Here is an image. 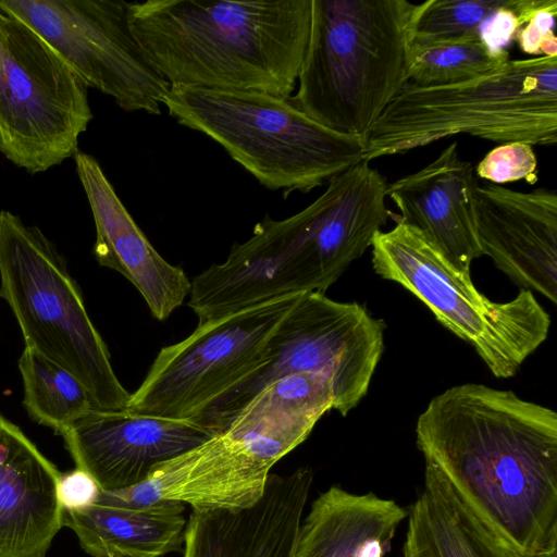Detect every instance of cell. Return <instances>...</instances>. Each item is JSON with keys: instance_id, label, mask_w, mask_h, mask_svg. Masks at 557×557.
Wrapping results in <instances>:
<instances>
[{"instance_id": "obj_1", "label": "cell", "mask_w": 557, "mask_h": 557, "mask_svg": "<svg viewBox=\"0 0 557 557\" xmlns=\"http://www.w3.org/2000/svg\"><path fill=\"white\" fill-rule=\"evenodd\" d=\"M416 442L457 497L524 557H557V414L511 391L450 387Z\"/></svg>"}, {"instance_id": "obj_2", "label": "cell", "mask_w": 557, "mask_h": 557, "mask_svg": "<svg viewBox=\"0 0 557 557\" xmlns=\"http://www.w3.org/2000/svg\"><path fill=\"white\" fill-rule=\"evenodd\" d=\"M132 34L170 84L289 99L306 53L311 0L128 2Z\"/></svg>"}, {"instance_id": "obj_3", "label": "cell", "mask_w": 557, "mask_h": 557, "mask_svg": "<svg viewBox=\"0 0 557 557\" xmlns=\"http://www.w3.org/2000/svg\"><path fill=\"white\" fill-rule=\"evenodd\" d=\"M414 8L407 0H311L290 102L321 125L364 140L407 83Z\"/></svg>"}, {"instance_id": "obj_4", "label": "cell", "mask_w": 557, "mask_h": 557, "mask_svg": "<svg viewBox=\"0 0 557 557\" xmlns=\"http://www.w3.org/2000/svg\"><path fill=\"white\" fill-rule=\"evenodd\" d=\"M468 134L500 144L557 143V57L508 60L466 82L406 83L364 137L363 161Z\"/></svg>"}, {"instance_id": "obj_5", "label": "cell", "mask_w": 557, "mask_h": 557, "mask_svg": "<svg viewBox=\"0 0 557 557\" xmlns=\"http://www.w3.org/2000/svg\"><path fill=\"white\" fill-rule=\"evenodd\" d=\"M162 104L178 124L218 143L262 186L308 193L363 161V139L315 122L289 99L170 86Z\"/></svg>"}, {"instance_id": "obj_6", "label": "cell", "mask_w": 557, "mask_h": 557, "mask_svg": "<svg viewBox=\"0 0 557 557\" xmlns=\"http://www.w3.org/2000/svg\"><path fill=\"white\" fill-rule=\"evenodd\" d=\"M0 297L18 323L25 347L75 375L98 409H127L131 393L114 373L64 258L39 227L9 210L0 211Z\"/></svg>"}, {"instance_id": "obj_7", "label": "cell", "mask_w": 557, "mask_h": 557, "mask_svg": "<svg viewBox=\"0 0 557 557\" xmlns=\"http://www.w3.org/2000/svg\"><path fill=\"white\" fill-rule=\"evenodd\" d=\"M372 265L419 300L456 336L473 346L499 379L513 376L547 338L550 318L531 290L496 302L481 294L418 230L398 221L372 240Z\"/></svg>"}, {"instance_id": "obj_8", "label": "cell", "mask_w": 557, "mask_h": 557, "mask_svg": "<svg viewBox=\"0 0 557 557\" xmlns=\"http://www.w3.org/2000/svg\"><path fill=\"white\" fill-rule=\"evenodd\" d=\"M384 324L357 302L304 293L265 344L259 364L196 420L215 434L258 392L296 373L325 376L346 416L366 396L384 349Z\"/></svg>"}, {"instance_id": "obj_9", "label": "cell", "mask_w": 557, "mask_h": 557, "mask_svg": "<svg viewBox=\"0 0 557 557\" xmlns=\"http://www.w3.org/2000/svg\"><path fill=\"white\" fill-rule=\"evenodd\" d=\"M87 86L33 27L0 9V152L29 174L78 151Z\"/></svg>"}, {"instance_id": "obj_10", "label": "cell", "mask_w": 557, "mask_h": 557, "mask_svg": "<svg viewBox=\"0 0 557 557\" xmlns=\"http://www.w3.org/2000/svg\"><path fill=\"white\" fill-rule=\"evenodd\" d=\"M301 294L278 297L198 323L183 341L163 347L127 409L196 421L259 364L267 342Z\"/></svg>"}, {"instance_id": "obj_11", "label": "cell", "mask_w": 557, "mask_h": 557, "mask_svg": "<svg viewBox=\"0 0 557 557\" xmlns=\"http://www.w3.org/2000/svg\"><path fill=\"white\" fill-rule=\"evenodd\" d=\"M127 7L122 0H0V9L40 34L87 87L127 112L159 115L170 84L139 49Z\"/></svg>"}, {"instance_id": "obj_12", "label": "cell", "mask_w": 557, "mask_h": 557, "mask_svg": "<svg viewBox=\"0 0 557 557\" xmlns=\"http://www.w3.org/2000/svg\"><path fill=\"white\" fill-rule=\"evenodd\" d=\"M60 435L76 468L91 474L101 491L112 492L144 482L159 465L216 434L191 420L94 409Z\"/></svg>"}, {"instance_id": "obj_13", "label": "cell", "mask_w": 557, "mask_h": 557, "mask_svg": "<svg viewBox=\"0 0 557 557\" xmlns=\"http://www.w3.org/2000/svg\"><path fill=\"white\" fill-rule=\"evenodd\" d=\"M273 465L225 433L159 465L141 483L101 491L97 502L131 506L175 500L193 509H238L262 496Z\"/></svg>"}, {"instance_id": "obj_14", "label": "cell", "mask_w": 557, "mask_h": 557, "mask_svg": "<svg viewBox=\"0 0 557 557\" xmlns=\"http://www.w3.org/2000/svg\"><path fill=\"white\" fill-rule=\"evenodd\" d=\"M474 222L483 256H488L521 289L557 300V195L539 188L518 191L476 185Z\"/></svg>"}, {"instance_id": "obj_15", "label": "cell", "mask_w": 557, "mask_h": 557, "mask_svg": "<svg viewBox=\"0 0 557 557\" xmlns=\"http://www.w3.org/2000/svg\"><path fill=\"white\" fill-rule=\"evenodd\" d=\"M313 483L309 467L270 473L261 498L238 509H193L183 557H292Z\"/></svg>"}, {"instance_id": "obj_16", "label": "cell", "mask_w": 557, "mask_h": 557, "mask_svg": "<svg viewBox=\"0 0 557 557\" xmlns=\"http://www.w3.org/2000/svg\"><path fill=\"white\" fill-rule=\"evenodd\" d=\"M76 172L96 227L94 256L102 267L127 278L146 301L152 317L164 321L190 293L184 270L169 263L129 214L99 162L90 154H74Z\"/></svg>"}, {"instance_id": "obj_17", "label": "cell", "mask_w": 557, "mask_h": 557, "mask_svg": "<svg viewBox=\"0 0 557 557\" xmlns=\"http://www.w3.org/2000/svg\"><path fill=\"white\" fill-rule=\"evenodd\" d=\"M473 165L460 158L457 143L418 172L387 185L399 221L418 230L459 271L470 273L483 256L474 222Z\"/></svg>"}, {"instance_id": "obj_18", "label": "cell", "mask_w": 557, "mask_h": 557, "mask_svg": "<svg viewBox=\"0 0 557 557\" xmlns=\"http://www.w3.org/2000/svg\"><path fill=\"white\" fill-rule=\"evenodd\" d=\"M61 473L0 413V557H45L63 527Z\"/></svg>"}, {"instance_id": "obj_19", "label": "cell", "mask_w": 557, "mask_h": 557, "mask_svg": "<svg viewBox=\"0 0 557 557\" xmlns=\"http://www.w3.org/2000/svg\"><path fill=\"white\" fill-rule=\"evenodd\" d=\"M407 516L393 499L333 485L301 520L292 557H384Z\"/></svg>"}, {"instance_id": "obj_20", "label": "cell", "mask_w": 557, "mask_h": 557, "mask_svg": "<svg viewBox=\"0 0 557 557\" xmlns=\"http://www.w3.org/2000/svg\"><path fill=\"white\" fill-rule=\"evenodd\" d=\"M331 409L333 395L325 376L290 374L258 392L231 418L221 433L244 442L256 455L274 466L300 445Z\"/></svg>"}, {"instance_id": "obj_21", "label": "cell", "mask_w": 557, "mask_h": 557, "mask_svg": "<svg viewBox=\"0 0 557 557\" xmlns=\"http://www.w3.org/2000/svg\"><path fill=\"white\" fill-rule=\"evenodd\" d=\"M184 510L185 505L175 500L143 506L96 502L63 511V525L92 557H163L183 550Z\"/></svg>"}, {"instance_id": "obj_22", "label": "cell", "mask_w": 557, "mask_h": 557, "mask_svg": "<svg viewBox=\"0 0 557 557\" xmlns=\"http://www.w3.org/2000/svg\"><path fill=\"white\" fill-rule=\"evenodd\" d=\"M424 463L423 486L407 516L403 557H524L483 523L433 466Z\"/></svg>"}, {"instance_id": "obj_23", "label": "cell", "mask_w": 557, "mask_h": 557, "mask_svg": "<svg viewBox=\"0 0 557 557\" xmlns=\"http://www.w3.org/2000/svg\"><path fill=\"white\" fill-rule=\"evenodd\" d=\"M30 419L61 434L74 421L98 409L84 384L66 369L25 347L18 359Z\"/></svg>"}, {"instance_id": "obj_24", "label": "cell", "mask_w": 557, "mask_h": 557, "mask_svg": "<svg viewBox=\"0 0 557 557\" xmlns=\"http://www.w3.org/2000/svg\"><path fill=\"white\" fill-rule=\"evenodd\" d=\"M510 0H426L416 4L410 22V48L481 39L485 23Z\"/></svg>"}, {"instance_id": "obj_25", "label": "cell", "mask_w": 557, "mask_h": 557, "mask_svg": "<svg viewBox=\"0 0 557 557\" xmlns=\"http://www.w3.org/2000/svg\"><path fill=\"white\" fill-rule=\"evenodd\" d=\"M508 60L507 50L491 49L481 39L410 48L407 82L421 87L457 84L483 76Z\"/></svg>"}, {"instance_id": "obj_26", "label": "cell", "mask_w": 557, "mask_h": 557, "mask_svg": "<svg viewBox=\"0 0 557 557\" xmlns=\"http://www.w3.org/2000/svg\"><path fill=\"white\" fill-rule=\"evenodd\" d=\"M537 160L531 145L525 143L500 144L478 163L476 175L481 178L504 184L524 180L529 184L537 181Z\"/></svg>"}, {"instance_id": "obj_27", "label": "cell", "mask_w": 557, "mask_h": 557, "mask_svg": "<svg viewBox=\"0 0 557 557\" xmlns=\"http://www.w3.org/2000/svg\"><path fill=\"white\" fill-rule=\"evenodd\" d=\"M555 0H510L483 26L481 40L491 49H504L528 21Z\"/></svg>"}, {"instance_id": "obj_28", "label": "cell", "mask_w": 557, "mask_h": 557, "mask_svg": "<svg viewBox=\"0 0 557 557\" xmlns=\"http://www.w3.org/2000/svg\"><path fill=\"white\" fill-rule=\"evenodd\" d=\"M557 0L537 11L516 34L520 49L537 57H557V38L554 33Z\"/></svg>"}, {"instance_id": "obj_29", "label": "cell", "mask_w": 557, "mask_h": 557, "mask_svg": "<svg viewBox=\"0 0 557 557\" xmlns=\"http://www.w3.org/2000/svg\"><path fill=\"white\" fill-rule=\"evenodd\" d=\"M100 492L94 476L81 468L61 473L58 498L63 511H76L91 506L97 502Z\"/></svg>"}]
</instances>
